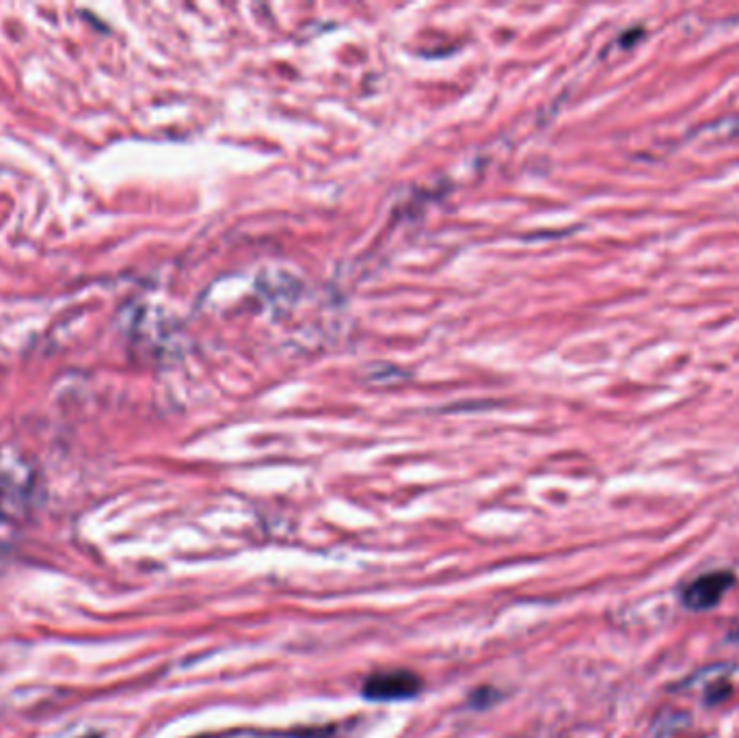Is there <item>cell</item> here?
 <instances>
[{"instance_id":"cell-1","label":"cell","mask_w":739,"mask_h":738,"mask_svg":"<svg viewBox=\"0 0 739 738\" xmlns=\"http://www.w3.org/2000/svg\"><path fill=\"white\" fill-rule=\"evenodd\" d=\"M424 682L411 669H379L361 684V697L374 703L409 702L422 693Z\"/></svg>"},{"instance_id":"cell-2","label":"cell","mask_w":739,"mask_h":738,"mask_svg":"<svg viewBox=\"0 0 739 738\" xmlns=\"http://www.w3.org/2000/svg\"><path fill=\"white\" fill-rule=\"evenodd\" d=\"M735 585V574L728 570H716L709 574L698 576L692 583L681 589V604L694 613L716 609L722 602L724 595Z\"/></svg>"},{"instance_id":"cell-3","label":"cell","mask_w":739,"mask_h":738,"mask_svg":"<svg viewBox=\"0 0 739 738\" xmlns=\"http://www.w3.org/2000/svg\"><path fill=\"white\" fill-rule=\"evenodd\" d=\"M342 726L325 723V726H295L286 730H259V727H232L223 732H208L193 738H340Z\"/></svg>"},{"instance_id":"cell-4","label":"cell","mask_w":739,"mask_h":738,"mask_svg":"<svg viewBox=\"0 0 739 738\" xmlns=\"http://www.w3.org/2000/svg\"><path fill=\"white\" fill-rule=\"evenodd\" d=\"M499 697V693L496 691V688H491V687H481V688H476V691L472 693V695H469V706L472 708H489L491 706V703H496V700Z\"/></svg>"},{"instance_id":"cell-5","label":"cell","mask_w":739,"mask_h":738,"mask_svg":"<svg viewBox=\"0 0 739 738\" xmlns=\"http://www.w3.org/2000/svg\"><path fill=\"white\" fill-rule=\"evenodd\" d=\"M728 691H731V687H728L727 682L724 684L720 682L718 687H712L707 693H704V700H707V703H718L728 695Z\"/></svg>"}]
</instances>
